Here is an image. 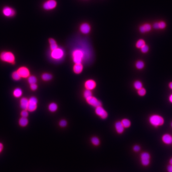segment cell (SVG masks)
I'll list each match as a JSON object with an SVG mask.
<instances>
[{
  "label": "cell",
  "mask_w": 172,
  "mask_h": 172,
  "mask_svg": "<svg viewBox=\"0 0 172 172\" xmlns=\"http://www.w3.org/2000/svg\"><path fill=\"white\" fill-rule=\"evenodd\" d=\"M85 57V53L82 49H75L72 52V59L75 64L82 63Z\"/></svg>",
  "instance_id": "6da1fadb"
},
{
  "label": "cell",
  "mask_w": 172,
  "mask_h": 172,
  "mask_svg": "<svg viewBox=\"0 0 172 172\" xmlns=\"http://www.w3.org/2000/svg\"><path fill=\"white\" fill-rule=\"evenodd\" d=\"M0 59L3 62L13 64L15 61V57L14 54L9 51L2 52L0 54Z\"/></svg>",
  "instance_id": "7a4b0ae2"
},
{
  "label": "cell",
  "mask_w": 172,
  "mask_h": 172,
  "mask_svg": "<svg viewBox=\"0 0 172 172\" xmlns=\"http://www.w3.org/2000/svg\"><path fill=\"white\" fill-rule=\"evenodd\" d=\"M149 123L155 127L163 125L164 123L163 118L157 114L151 116L149 118Z\"/></svg>",
  "instance_id": "3957f363"
},
{
  "label": "cell",
  "mask_w": 172,
  "mask_h": 172,
  "mask_svg": "<svg viewBox=\"0 0 172 172\" xmlns=\"http://www.w3.org/2000/svg\"><path fill=\"white\" fill-rule=\"evenodd\" d=\"M65 52L63 49L58 47L57 48L51 51L50 56L55 61H60L63 58Z\"/></svg>",
  "instance_id": "277c9868"
},
{
  "label": "cell",
  "mask_w": 172,
  "mask_h": 172,
  "mask_svg": "<svg viewBox=\"0 0 172 172\" xmlns=\"http://www.w3.org/2000/svg\"><path fill=\"white\" fill-rule=\"evenodd\" d=\"M56 0H46L42 5L43 9L46 11H51L55 9L58 6Z\"/></svg>",
  "instance_id": "5b68a950"
},
{
  "label": "cell",
  "mask_w": 172,
  "mask_h": 172,
  "mask_svg": "<svg viewBox=\"0 0 172 172\" xmlns=\"http://www.w3.org/2000/svg\"><path fill=\"white\" fill-rule=\"evenodd\" d=\"M2 14L4 16L7 18H11L15 16L16 14V10L9 6H5L2 10Z\"/></svg>",
  "instance_id": "8992f818"
},
{
  "label": "cell",
  "mask_w": 172,
  "mask_h": 172,
  "mask_svg": "<svg viewBox=\"0 0 172 172\" xmlns=\"http://www.w3.org/2000/svg\"><path fill=\"white\" fill-rule=\"evenodd\" d=\"M38 103L37 98L34 97H32L29 99V104L27 110L30 112H33L36 109Z\"/></svg>",
  "instance_id": "52a82bcc"
},
{
  "label": "cell",
  "mask_w": 172,
  "mask_h": 172,
  "mask_svg": "<svg viewBox=\"0 0 172 172\" xmlns=\"http://www.w3.org/2000/svg\"><path fill=\"white\" fill-rule=\"evenodd\" d=\"M91 27L89 23L87 22H83L79 26V30L82 34H88L90 33Z\"/></svg>",
  "instance_id": "ba28073f"
},
{
  "label": "cell",
  "mask_w": 172,
  "mask_h": 172,
  "mask_svg": "<svg viewBox=\"0 0 172 172\" xmlns=\"http://www.w3.org/2000/svg\"><path fill=\"white\" fill-rule=\"evenodd\" d=\"M17 72L21 78H28L30 76V71L29 69L26 67H21L17 70Z\"/></svg>",
  "instance_id": "9c48e42d"
},
{
  "label": "cell",
  "mask_w": 172,
  "mask_h": 172,
  "mask_svg": "<svg viewBox=\"0 0 172 172\" xmlns=\"http://www.w3.org/2000/svg\"><path fill=\"white\" fill-rule=\"evenodd\" d=\"M150 155L148 152H143L141 155V161L144 166H147L150 163Z\"/></svg>",
  "instance_id": "30bf717a"
},
{
  "label": "cell",
  "mask_w": 172,
  "mask_h": 172,
  "mask_svg": "<svg viewBox=\"0 0 172 172\" xmlns=\"http://www.w3.org/2000/svg\"><path fill=\"white\" fill-rule=\"evenodd\" d=\"M87 103L90 104L92 106L94 107H98L99 106H101L102 103L101 102L98 100L95 97H92L87 98L86 100Z\"/></svg>",
  "instance_id": "8fae6325"
},
{
  "label": "cell",
  "mask_w": 172,
  "mask_h": 172,
  "mask_svg": "<svg viewBox=\"0 0 172 172\" xmlns=\"http://www.w3.org/2000/svg\"><path fill=\"white\" fill-rule=\"evenodd\" d=\"M95 113L98 116H100L102 119H106L108 117L107 112L101 106L96 107Z\"/></svg>",
  "instance_id": "7c38bea8"
},
{
  "label": "cell",
  "mask_w": 172,
  "mask_h": 172,
  "mask_svg": "<svg viewBox=\"0 0 172 172\" xmlns=\"http://www.w3.org/2000/svg\"><path fill=\"white\" fill-rule=\"evenodd\" d=\"M84 86L86 89L92 91L95 89L97 86V84L94 80L92 79H88L85 82Z\"/></svg>",
  "instance_id": "4fadbf2b"
},
{
  "label": "cell",
  "mask_w": 172,
  "mask_h": 172,
  "mask_svg": "<svg viewBox=\"0 0 172 172\" xmlns=\"http://www.w3.org/2000/svg\"><path fill=\"white\" fill-rule=\"evenodd\" d=\"M162 141L167 145H170L172 143V137L169 134H165L162 137Z\"/></svg>",
  "instance_id": "5bb4252c"
},
{
  "label": "cell",
  "mask_w": 172,
  "mask_h": 172,
  "mask_svg": "<svg viewBox=\"0 0 172 172\" xmlns=\"http://www.w3.org/2000/svg\"><path fill=\"white\" fill-rule=\"evenodd\" d=\"M83 69V66L82 63L75 64L73 66V71L75 74H80L81 73Z\"/></svg>",
  "instance_id": "9a60e30c"
},
{
  "label": "cell",
  "mask_w": 172,
  "mask_h": 172,
  "mask_svg": "<svg viewBox=\"0 0 172 172\" xmlns=\"http://www.w3.org/2000/svg\"><path fill=\"white\" fill-rule=\"evenodd\" d=\"M29 104V99L26 98H22L20 101V106L23 110H27Z\"/></svg>",
  "instance_id": "2e32d148"
},
{
  "label": "cell",
  "mask_w": 172,
  "mask_h": 172,
  "mask_svg": "<svg viewBox=\"0 0 172 172\" xmlns=\"http://www.w3.org/2000/svg\"><path fill=\"white\" fill-rule=\"evenodd\" d=\"M151 29V25L149 24H145L139 27V30L140 32L142 33H145L149 32Z\"/></svg>",
  "instance_id": "e0dca14e"
},
{
  "label": "cell",
  "mask_w": 172,
  "mask_h": 172,
  "mask_svg": "<svg viewBox=\"0 0 172 172\" xmlns=\"http://www.w3.org/2000/svg\"><path fill=\"white\" fill-rule=\"evenodd\" d=\"M116 130L118 133H122L124 132V128L121 122H117L115 124Z\"/></svg>",
  "instance_id": "ac0fdd59"
},
{
  "label": "cell",
  "mask_w": 172,
  "mask_h": 172,
  "mask_svg": "<svg viewBox=\"0 0 172 172\" xmlns=\"http://www.w3.org/2000/svg\"><path fill=\"white\" fill-rule=\"evenodd\" d=\"M23 94V91L21 88H16L13 91V95L14 97L17 98L21 97Z\"/></svg>",
  "instance_id": "d6986e66"
},
{
  "label": "cell",
  "mask_w": 172,
  "mask_h": 172,
  "mask_svg": "<svg viewBox=\"0 0 172 172\" xmlns=\"http://www.w3.org/2000/svg\"><path fill=\"white\" fill-rule=\"evenodd\" d=\"M166 25L165 22L161 21L154 23L153 25L154 28L155 29H163L166 27Z\"/></svg>",
  "instance_id": "ffe728a7"
},
{
  "label": "cell",
  "mask_w": 172,
  "mask_h": 172,
  "mask_svg": "<svg viewBox=\"0 0 172 172\" xmlns=\"http://www.w3.org/2000/svg\"><path fill=\"white\" fill-rule=\"evenodd\" d=\"M49 42L50 48L51 51L54 50L58 47L56 41L53 38H50L49 40Z\"/></svg>",
  "instance_id": "44dd1931"
},
{
  "label": "cell",
  "mask_w": 172,
  "mask_h": 172,
  "mask_svg": "<svg viewBox=\"0 0 172 172\" xmlns=\"http://www.w3.org/2000/svg\"><path fill=\"white\" fill-rule=\"evenodd\" d=\"M52 75L49 73H44L42 75V80L45 81H50L52 79Z\"/></svg>",
  "instance_id": "7402d4cb"
},
{
  "label": "cell",
  "mask_w": 172,
  "mask_h": 172,
  "mask_svg": "<svg viewBox=\"0 0 172 172\" xmlns=\"http://www.w3.org/2000/svg\"><path fill=\"white\" fill-rule=\"evenodd\" d=\"M58 109V105L54 103H52L49 104L48 109L51 112H55L57 111Z\"/></svg>",
  "instance_id": "603a6c76"
},
{
  "label": "cell",
  "mask_w": 172,
  "mask_h": 172,
  "mask_svg": "<svg viewBox=\"0 0 172 172\" xmlns=\"http://www.w3.org/2000/svg\"><path fill=\"white\" fill-rule=\"evenodd\" d=\"M19 122L20 125L21 126L24 127L27 125L28 123V121L27 118L22 117L20 119Z\"/></svg>",
  "instance_id": "cb8c5ba5"
},
{
  "label": "cell",
  "mask_w": 172,
  "mask_h": 172,
  "mask_svg": "<svg viewBox=\"0 0 172 172\" xmlns=\"http://www.w3.org/2000/svg\"><path fill=\"white\" fill-rule=\"evenodd\" d=\"M28 81L30 85L33 84H36L37 82V79L35 76L30 75L28 78Z\"/></svg>",
  "instance_id": "d4e9b609"
},
{
  "label": "cell",
  "mask_w": 172,
  "mask_h": 172,
  "mask_svg": "<svg viewBox=\"0 0 172 172\" xmlns=\"http://www.w3.org/2000/svg\"><path fill=\"white\" fill-rule=\"evenodd\" d=\"M133 87L136 90H139L143 87L142 83V82L138 80L135 81L133 83Z\"/></svg>",
  "instance_id": "484cf974"
},
{
  "label": "cell",
  "mask_w": 172,
  "mask_h": 172,
  "mask_svg": "<svg viewBox=\"0 0 172 172\" xmlns=\"http://www.w3.org/2000/svg\"><path fill=\"white\" fill-rule=\"evenodd\" d=\"M145 66L144 62L142 60H138L136 62V67L138 69L141 70L143 69Z\"/></svg>",
  "instance_id": "4316f807"
},
{
  "label": "cell",
  "mask_w": 172,
  "mask_h": 172,
  "mask_svg": "<svg viewBox=\"0 0 172 172\" xmlns=\"http://www.w3.org/2000/svg\"><path fill=\"white\" fill-rule=\"evenodd\" d=\"M121 122L124 128H128L130 126V121L127 119H124L122 120Z\"/></svg>",
  "instance_id": "83f0119b"
},
{
  "label": "cell",
  "mask_w": 172,
  "mask_h": 172,
  "mask_svg": "<svg viewBox=\"0 0 172 172\" xmlns=\"http://www.w3.org/2000/svg\"><path fill=\"white\" fill-rule=\"evenodd\" d=\"M92 93L91 91L86 89L84 91V93H83V97L86 100L89 98L91 97H92Z\"/></svg>",
  "instance_id": "f1b7e54d"
},
{
  "label": "cell",
  "mask_w": 172,
  "mask_h": 172,
  "mask_svg": "<svg viewBox=\"0 0 172 172\" xmlns=\"http://www.w3.org/2000/svg\"><path fill=\"white\" fill-rule=\"evenodd\" d=\"M145 44V42L143 39H139L136 43V47L137 48L140 49Z\"/></svg>",
  "instance_id": "f546056e"
},
{
  "label": "cell",
  "mask_w": 172,
  "mask_h": 172,
  "mask_svg": "<svg viewBox=\"0 0 172 172\" xmlns=\"http://www.w3.org/2000/svg\"><path fill=\"white\" fill-rule=\"evenodd\" d=\"M12 77L13 80L16 81H19L21 78V76L18 73L17 71H14V72H13V73H12Z\"/></svg>",
  "instance_id": "4dcf8cb0"
},
{
  "label": "cell",
  "mask_w": 172,
  "mask_h": 172,
  "mask_svg": "<svg viewBox=\"0 0 172 172\" xmlns=\"http://www.w3.org/2000/svg\"><path fill=\"white\" fill-rule=\"evenodd\" d=\"M92 143L94 145H98L100 144V140L98 137H92L91 139Z\"/></svg>",
  "instance_id": "1f68e13d"
},
{
  "label": "cell",
  "mask_w": 172,
  "mask_h": 172,
  "mask_svg": "<svg viewBox=\"0 0 172 172\" xmlns=\"http://www.w3.org/2000/svg\"><path fill=\"white\" fill-rule=\"evenodd\" d=\"M137 93L141 97H143L145 96L146 93V91L145 88L143 87L140 88L139 90H137Z\"/></svg>",
  "instance_id": "d6a6232c"
},
{
  "label": "cell",
  "mask_w": 172,
  "mask_h": 172,
  "mask_svg": "<svg viewBox=\"0 0 172 172\" xmlns=\"http://www.w3.org/2000/svg\"><path fill=\"white\" fill-rule=\"evenodd\" d=\"M140 49L142 53H144V54H145V53H147V52H148L149 50V47L148 45L145 44L143 47H142Z\"/></svg>",
  "instance_id": "836d02e7"
},
{
  "label": "cell",
  "mask_w": 172,
  "mask_h": 172,
  "mask_svg": "<svg viewBox=\"0 0 172 172\" xmlns=\"http://www.w3.org/2000/svg\"><path fill=\"white\" fill-rule=\"evenodd\" d=\"M59 125L61 127H65L67 125V122L65 120H62L59 122Z\"/></svg>",
  "instance_id": "e575fe53"
},
{
  "label": "cell",
  "mask_w": 172,
  "mask_h": 172,
  "mask_svg": "<svg viewBox=\"0 0 172 172\" xmlns=\"http://www.w3.org/2000/svg\"><path fill=\"white\" fill-rule=\"evenodd\" d=\"M22 116L23 117L27 118L28 116V112L26 110H23L21 113Z\"/></svg>",
  "instance_id": "d590c367"
},
{
  "label": "cell",
  "mask_w": 172,
  "mask_h": 172,
  "mask_svg": "<svg viewBox=\"0 0 172 172\" xmlns=\"http://www.w3.org/2000/svg\"><path fill=\"white\" fill-rule=\"evenodd\" d=\"M30 88L32 91H35L37 88V85L36 84H33L30 85Z\"/></svg>",
  "instance_id": "8d00e7d4"
},
{
  "label": "cell",
  "mask_w": 172,
  "mask_h": 172,
  "mask_svg": "<svg viewBox=\"0 0 172 172\" xmlns=\"http://www.w3.org/2000/svg\"><path fill=\"white\" fill-rule=\"evenodd\" d=\"M133 149L135 152H138L140 151V147L138 145H136L133 147Z\"/></svg>",
  "instance_id": "74e56055"
},
{
  "label": "cell",
  "mask_w": 172,
  "mask_h": 172,
  "mask_svg": "<svg viewBox=\"0 0 172 172\" xmlns=\"http://www.w3.org/2000/svg\"><path fill=\"white\" fill-rule=\"evenodd\" d=\"M167 171L168 172H172V164H170L167 167Z\"/></svg>",
  "instance_id": "f35d334b"
},
{
  "label": "cell",
  "mask_w": 172,
  "mask_h": 172,
  "mask_svg": "<svg viewBox=\"0 0 172 172\" xmlns=\"http://www.w3.org/2000/svg\"><path fill=\"white\" fill-rule=\"evenodd\" d=\"M169 101L170 103H172V94H170L169 97Z\"/></svg>",
  "instance_id": "ab89813d"
},
{
  "label": "cell",
  "mask_w": 172,
  "mask_h": 172,
  "mask_svg": "<svg viewBox=\"0 0 172 172\" xmlns=\"http://www.w3.org/2000/svg\"><path fill=\"white\" fill-rule=\"evenodd\" d=\"M169 87L170 89L172 90V82H170L169 83Z\"/></svg>",
  "instance_id": "60d3db41"
},
{
  "label": "cell",
  "mask_w": 172,
  "mask_h": 172,
  "mask_svg": "<svg viewBox=\"0 0 172 172\" xmlns=\"http://www.w3.org/2000/svg\"><path fill=\"white\" fill-rule=\"evenodd\" d=\"M3 149V145L1 143H0V152L2 151Z\"/></svg>",
  "instance_id": "b9f144b4"
},
{
  "label": "cell",
  "mask_w": 172,
  "mask_h": 172,
  "mask_svg": "<svg viewBox=\"0 0 172 172\" xmlns=\"http://www.w3.org/2000/svg\"><path fill=\"white\" fill-rule=\"evenodd\" d=\"M169 163L170 164H172V158L170 159V160Z\"/></svg>",
  "instance_id": "7bdbcfd3"
},
{
  "label": "cell",
  "mask_w": 172,
  "mask_h": 172,
  "mask_svg": "<svg viewBox=\"0 0 172 172\" xmlns=\"http://www.w3.org/2000/svg\"><path fill=\"white\" fill-rule=\"evenodd\" d=\"M171 126H172V123H171Z\"/></svg>",
  "instance_id": "ee69618b"
}]
</instances>
